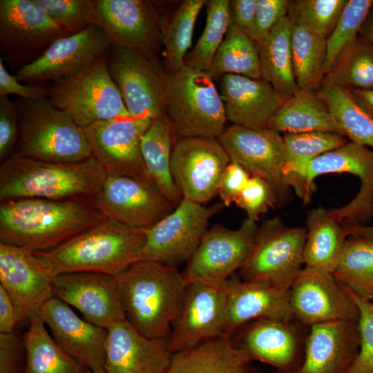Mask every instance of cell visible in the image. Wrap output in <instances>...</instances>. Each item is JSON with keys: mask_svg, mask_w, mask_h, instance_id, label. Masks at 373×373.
<instances>
[{"mask_svg": "<svg viewBox=\"0 0 373 373\" xmlns=\"http://www.w3.org/2000/svg\"><path fill=\"white\" fill-rule=\"evenodd\" d=\"M38 315L66 353L93 373L105 371L107 329L81 318L55 296L40 307Z\"/></svg>", "mask_w": 373, "mask_h": 373, "instance_id": "25", "label": "cell"}, {"mask_svg": "<svg viewBox=\"0 0 373 373\" xmlns=\"http://www.w3.org/2000/svg\"><path fill=\"white\" fill-rule=\"evenodd\" d=\"M333 275L338 283L358 297L373 296V226L358 223L345 239Z\"/></svg>", "mask_w": 373, "mask_h": 373, "instance_id": "31", "label": "cell"}, {"mask_svg": "<svg viewBox=\"0 0 373 373\" xmlns=\"http://www.w3.org/2000/svg\"><path fill=\"white\" fill-rule=\"evenodd\" d=\"M297 321L307 327L332 321H358L360 311L333 273L305 266L289 289Z\"/></svg>", "mask_w": 373, "mask_h": 373, "instance_id": "18", "label": "cell"}, {"mask_svg": "<svg viewBox=\"0 0 373 373\" xmlns=\"http://www.w3.org/2000/svg\"><path fill=\"white\" fill-rule=\"evenodd\" d=\"M348 90L357 104L373 118V90Z\"/></svg>", "mask_w": 373, "mask_h": 373, "instance_id": "56", "label": "cell"}, {"mask_svg": "<svg viewBox=\"0 0 373 373\" xmlns=\"http://www.w3.org/2000/svg\"><path fill=\"white\" fill-rule=\"evenodd\" d=\"M373 8V0H348L331 35L327 39L325 75L342 50L359 34Z\"/></svg>", "mask_w": 373, "mask_h": 373, "instance_id": "44", "label": "cell"}, {"mask_svg": "<svg viewBox=\"0 0 373 373\" xmlns=\"http://www.w3.org/2000/svg\"><path fill=\"white\" fill-rule=\"evenodd\" d=\"M370 301H371L372 303H373V296H372V299H371Z\"/></svg>", "mask_w": 373, "mask_h": 373, "instance_id": "58", "label": "cell"}, {"mask_svg": "<svg viewBox=\"0 0 373 373\" xmlns=\"http://www.w3.org/2000/svg\"><path fill=\"white\" fill-rule=\"evenodd\" d=\"M106 219L90 200H8L0 204V242L46 251Z\"/></svg>", "mask_w": 373, "mask_h": 373, "instance_id": "1", "label": "cell"}, {"mask_svg": "<svg viewBox=\"0 0 373 373\" xmlns=\"http://www.w3.org/2000/svg\"><path fill=\"white\" fill-rule=\"evenodd\" d=\"M152 121L130 116L95 122L83 128L93 156L107 174L150 181L143 162L141 142Z\"/></svg>", "mask_w": 373, "mask_h": 373, "instance_id": "19", "label": "cell"}, {"mask_svg": "<svg viewBox=\"0 0 373 373\" xmlns=\"http://www.w3.org/2000/svg\"><path fill=\"white\" fill-rule=\"evenodd\" d=\"M220 96L227 119L233 124L263 129L289 97L262 79L227 74L222 76Z\"/></svg>", "mask_w": 373, "mask_h": 373, "instance_id": "29", "label": "cell"}, {"mask_svg": "<svg viewBox=\"0 0 373 373\" xmlns=\"http://www.w3.org/2000/svg\"><path fill=\"white\" fill-rule=\"evenodd\" d=\"M229 8L231 23L247 33L254 21L256 0H232Z\"/></svg>", "mask_w": 373, "mask_h": 373, "instance_id": "54", "label": "cell"}, {"mask_svg": "<svg viewBox=\"0 0 373 373\" xmlns=\"http://www.w3.org/2000/svg\"><path fill=\"white\" fill-rule=\"evenodd\" d=\"M35 1L68 35L97 24V14L93 0Z\"/></svg>", "mask_w": 373, "mask_h": 373, "instance_id": "45", "label": "cell"}, {"mask_svg": "<svg viewBox=\"0 0 373 373\" xmlns=\"http://www.w3.org/2000/svg\"><path fill=\"white\" fill-rule=\"evenodd\" d=\"M289 1L256 0L254 23L247 33L257 46L267 37L276 24L287 16Z\"/></svg>", "mask_w": 373, "mask_h": 373, "instance_id": "49", "label": "cell"}, {"mask_svg": "<svg viewBox=\"0 0 373 373\" xmlns=\"http://www.w3.org/2000/svg\"><path fill=\"white\" fill-rule=\"evenodd\" d=\"M242 327L238 338H233L251 361L270 365L280 373H294L299 367L307 326L297 321L259 318Z\"/></svg>", "mask_w": 373, "mask_h": 373, "instance_id": "24", "label": "cell"}, {"mask_svg": "<svg viewBox=\"0 0 373 373\" xmlns=\"http://www.w3.org/2000/svg\"><path fill=\"white\" fill-rule=\"evenodd\" d=\"M20 134L14 154L58 162L82 161L93 156L82 128L49 99L17 98Z\"/></svg>", "mask_w": 373, "mask_h": 373, "instance_id": "6", "label": "cell"}, {"mask_svg": "<svg viewBox=\"0 0 373 373\" xmlns=\"http://www.w3.org/2000/svg\"><path fill=\"white\" fill-rule=\"evenodd\" d=\"M229 0L206 1L207 19L202 34L185 64L197 70L207 71L231 24Z\"/></svg>", "mask_w": 373, "mask_h": 373, "instance_id": "42", "label": "cell"}, {"mask_svg": "<svg viewBox=\"0 0 373 373\" xmlns=\"http://www.w3.org/2000/svg\"><path fill=\"white\" fill-rule=\"evenodd\" d=\"M358 321L309 327L303 361L294 373H349L360 350Z\"/></svg>", "mask_w": 373, "mask_h": 373, "instance_id": "26", "label": "cell"}, {"mask_svg": "<svg viewBox=\"0 0 373 373\" xmlns=\"http://www.w3.org/2000/svg\"><path fill=\"white\" fill-rule=\"evenodd\" d=\"M207 73L213 79L227 74L262 79L257 45L245 32L231 23Z\"/></svg>", "mask_w": 373, "mask_h": 373, "instance_id": "38", "label": "cell"}, {"mask_svg": "<svg viewBox=\"0 0 373 373\" xmlns=\"http://www.w3.org/2000/svg\"><path fill=\"white\" fill-rule=\"evenodd\" d=\"M107 53L79 73L53 82L50 87L51 103L82 128L95 122L131 116L108 71Z\"/></svg>", "mask_w": 373, "mask_h": 373, "instance_id": "8", "label": "cell"}, {"mask_svg": "<svg viewBox=\"0 0 373 373\" xmlns=\"http://www.w3.org/2000/svg\"><path fill=\"white\" fill-rule=\"evenodd\" d=\"M227 284L220 286L193 282L186 285L167 340L171 354L225 336L223 325Z\"/></svg>", "mask_w": 373, "mask_h": 373, "instance_id": "17", "label": "cell"}, {"mask_svg": "<svg viewBox=\"0 0 373 373\" xmlns=\"http://www.w3.org/2000/svg\"><path fill=\"white\" fill-rule=\"evenodd\" d=\"M53 278L33 251L0 242V285L12 300L19 323L29 321L54 297Z\"/></svg>", "mask_w": 373, "mask_h": 373, "instance_id": "22", "label": "cell"}, {"mask_svg": "<svg viewBox=\"0 0 373 373\" xmlns=\"http://www.w3.org/2000/svg\"><path fill=\"white\" fill-rule=\"evenodd\" d=\"M97 26L111 45L155 57L161 40L160 18L153 3L143 0H93Z\"/></svg>", "mask_w": 373, "mask_h": 373, "instance_id": "20", "label": "cell"}, {"mask_svg": "<svg viewBox=\"0 0 373 373\" xmlns=\"http://www.w3.org/2000/svg\"><path fill=\"white\" fill-rule=\"evenodd\" d=\"M223 332L231 336L245 325L259 318L296 321L290 304L289 289L262 281L228 280Z\"/></svg>", "mask_w": 373, "mask_h": 373, "instance_id": "28", "label": "cell"}, {"mask_svg": "<svg viewBox=\"0 0 373 373\" xmlns=\"http://www.w3.org/2000/svg\"><path fill=\"white\" fill-rule=\"evenodd\" d=\"M101 373H107V372H106V371H104V372H101Z\"/></svg>", "mask_w": 373, "mask_h": 373, "instance_id": "59", "label": "cell"}, {"mask_svg": "<svg viewBox=\"0 0 373 373\" xmlns=\"http://www.w3.org/2000/svg\"><path fill=\"white\" fill-rule=\"evenodd\" d=\"M19 323L15 305L10 296L0 285V333L15 332Z\"/></svg>", "mask_w": 373, "mask_h": 373, "instance_id": "55", "label": "cell"}, {"mask_svg": "<svg viewBox=\"0 0 373 373\" xmlns=\"http://www.w3.org/2000/svg\"><path fill=\"white\" fill-rule=\"evenodd\" d=\"M269 128L285 133L320 131L343 135L318 92L300 88L278 109Z\"/></svg>", "mask_w": 373, "mask_h": 373, "instance_id": "32", "label": "cell"}, {"mask_svg": "<svg viewBox=\"0 0 373 373\" xmlns=\"http://www.w3.org/2000/svg\"><path fill=\"white\" fill-rule=\"evenodd\" d=\"M218 140L231 162L244 168L251 176L267 181L274 189L278 205L289 199L283 167L287 162L283 137L269 128L251 129L233 124L224 130Z\"/></svg>", "mask_w": 373, "mask_h": 373, "instance_id": "14", "label": "cell"}, {"mask_svg": "<svg viewBox=\"0 0 373 373\" xmlns=\"http://www.w3.org/2000/svg\"><path fill=\"white\" fill-rule=\"evenodd\" d=\"M68 35L35 0L0 1V54L15 75Z\"/></svg>", "mask_w": 373, "mask_h": 373, "instance_id": "10", "label": "cell"}, {"mask_svg": "<svg viewBox=\"0 0 373 373\" xmlns=\"http://www.w3.org/2000/svg\"><path fill=\"white\" fill-rule=\"evenodd\" d=\"M106 175L94 156L79 162H58L12 154L1 164L0 200H93Z\"/></svg>", "mask_w": 373, "mask_h": 373, "instance_id": "2", "label": "cell"}, {"mask_svg": "<svg viewBox=\"0 0 373 373\" xmlns=\"http://www.w3.org/2000/svg\"><path fill=\"white\" fill-rule=\"evenodd\" d=\"M230 158L216 138L192 137L175 142L171 172L182 198L205 204L216 195Z\"/></svg>", "mask_w": 373, "mask_h": 373, "instance_id": "15", "label": "cell"}, {"mask_svg": "<svg viewBox=\"0 0 373 373\" xmlns=\"http://www.w3.org/2000/svg\"><path fill=\"white\" fill-rule=\"evenodd\" d=\"M291 42L294 73L298 88L318 90L325 77L327 39L293 24Z\"/></svg>", "mask_w": 373, "mask_h": 373, "instance_id": "40", "label": "cell"}, {"mask_svg": "<svg viewBox=\"0 0 373 373\" xmlns=\"http://www.w3.org/2000/svg\"><path fill=\"white\" fill-rule=\"evenodd\" d=\"M106 329L107 373H167L173 354L166 341L144 336L126 319Z\"/></svg>", "mask_w": 373, "mask_h": 373, "instance_id": "27", "label": "cell"}, {"mask_svg": "<svg viewBox=\"0 0 373 373\" xmlns=\"http://www.w3.org/2000/svg\"><path fill=\"white\" fill-rule=\"evenodd\" d=\"M224 205L209 207L182 198L174 210L145 230V242L139 260L175 267L189 261L207 232L210 219Z\"/></svg>", "mask_w": 373, "mask_h": 373, "instance_id": "11", "label": "cell"}, {"mask_svg": "<svg viewBox=\"0 0 373 373\" xmlns=\"http://www.w3.org/2000/svg\"><path fill=\"white\" fill-rule=\"evenodd\" d=\"M174 141L171 125L165 118L156 119L142 138L141 151L149 180L176 207L182 195L171 172L172 144Z\"/></svg>", "mask_w": 373, "mask_h": 373, "instance_id": "34", "label": "cell"}, {"mask_svg": "<svg viewBox=\"0 0 373 373\" xmlns=\"http://www.w3.org/2000/svg\"><path fill=\"white\" fill-rule=\"evenodd\" d=\"M283 137L287 153L286 162L291 163L309 162L348 142L343 135L320 131L285 133Z\"/></svg>", "mask_w": 373, "mask_h": 373, "instance_id": "46", "label": "cell"}, {"mask_svg": "<svg viewBox=\"0 0 373 373\" xmlns=\"http://www.w3.org/2000/svg\"><path fill=\"white\" fill-rule=\"evenodd\" d=\"M54 296L77 309L85 320L107 329L126 319L114 276L98 272H72L53 278Z\"/></svg>", "mask_w": 373, "mask_h": 373, "instance_id": "23", "label": "cell"}, {"mask_svg": "<svg viewBox=\"0 0 373 373\" xmlns=\"http://www.w3.org/2000/svg\"><path fill=\"white\" fill-rule=\"evenodd\" d=\"M20 134V126L15 102L8 96H0V160L14 154Z\"/></svg>", "mask_w": 373, "mask_h": 373, "instance_id": "50", "label": "cell"}, {"mask_svg": "<svg viewBox=\"0 0 373 373\" xmlns=\"http://www.w3.org/2000/svg\"><path fill=\"white\" fill-rule=\"evenodd\" d=\"M234 203L246 212L247 219L256 222L269 208L278 205L273 187L267 181L256 176L250 177Z\"/></svg>", "mask_w": 373, "mask_h": 373, "instance_id": "47", "label": "cell"}, {"mask_svg": "<svg viewBox=\"0 0 373 373\" xmlns=\"http://www.w3.org/2000/svg\"><path fill=\"white\" fill-rule=\"evenodd\" d=\"M93 202L106 218L135 229L151 227L175 208L151 181L115 174Z\"/></svg>", "mask_w": 373, "mask_h": 373, "instance_id": "16", "label": "cell"}, {"mask_svg": "<svg viewBox=\"0 0 373 373\" xmlns=\"http://www.w3.org/2000/svg\"><path fill=\"white\" fill-rule=\"evenodd\" d=\"M307 229L274 217L258 227L254 247L239 269L242 280L262 281L289 289L303 269Z\"/></svg>", "mask_w": 373, "mask_h": 373, "instance_id": "9", "label": "cell"}, {"mask_svg": "<svg viewBox=\"0 0 373 373\" xmlns=\"http://www.w3.org/2000/svg\"><path fill=\"white\" fill-rule=\"evenodd\" d=\"M345 290L360 311V350L349 373H373V303Z\"/></svg>", "mask_w": 373, "mask_h": 373, "instance_id": "48", "label": "cell"}, {"mask_svg": "<svg viewBox=\"0 0 373 373\" xmlns=\"http://www.w3.org/2000/svg\"><path fill=\"white\" fill-rule=\"evenodd\" d=\"M111 43L97 25L55 41L36 61L16 75L19 82L30 84L56 82L82 71L105 55Z\"/></svg>", "mask_w": 373, "mask_h": 373, "instance_id": "21", "label": "cell"}, {"mask_svg": "<svg viewBox=\"0 0 373 373\" xmlns=\"http://www.w3.org/2000/svg\"><path fill=\"white\" fill-rule=\"evenodd\" d=\"M258 227L246 218L236 229L216 224L207 231L182 273L185 283L225 285L249 256Z\"/></svg>", "mask_w": 373, "mask_h": 373, "instance_id": "13", "label": "cell"}, {"mask_svg": "<svg viewBox=\"0 0 373 373\" xmlns=\"http://www.w3.org/2000/svg\"><path fill=\"white\" fill-rule=\"evenodd\" d=\"M14 94L20 98L44 100L49 99L50 87L44 82L21 83L16 75L10 74L5 68L3 60L0 57V96Z\"/></svg>", "mask_w": 373, "mask_h": 373, "instance_id": "51", "label": "cell"}, {"mask_svg": "<svg viewBox=\"0 0 373 373\" xmlns=\"http://www.w3.org/2000/svg\"><path fill=\"white\" fill-rule=\"evenodd\" d=\"M166 117L175 141L182 138H216L225 129L224 106L206 72L184 65L164 77Z\"/></svg>", "mask_w": 373, "mask_h": 373, "instance_id": "5", "label": "cell"}, {"mask_svg": "<svg viewBox=\"0 0 373 373\" xmlns=\"http://www.w3.org/2000/svg\"><path fill=\"white\" fill-rule=\"evenodd\" d=\"M107 66L131 117L151 120L166 117V72L156 57L111 45Z\"/></svg>", "mask_w": 373, "mask_h": 373, "instance_id": "12", "label": "cell"}, {"mask_svg": "<svg viewBox=\"0 0 373 373\" xmlns=\"http://www.w3.org/2000/svg\"><path fill=\"white\" fill-rule=\"evenodd\" d=\"M233 336H221L173 354L167 373H254Z\"/></svg>", "mask_w": 373, "mask_h": 373, "instance_id": "30", "label": "cell"}, {"mask_svg": "<svg viewBox=\"0 0 373 373\" xmlns=\"http://www.w3.org/2000/svg\"><path fill=\"white\" fill-rule=\"evenodd\" d=\"M359 34L366 37L373 44V8H372L363 23Z\"/></svg>", "mask_w": 373, "mask_h": 373, "instance_id": "57", "label": "cell"}, {"mask_svg": "<svg viewBox=\"0 0 373 373\" xmlns=\"http://www.w3.org/2000/svg\"><path fill=\"white\" fill-rule=\"evenodd\" d=\"M28 322L23 336L26 355L23 373H93L59 345L38 314Z\"/></svg>", "mask_w": 373, "mask_h": 373, "instance_id": "35", "label": "cell"}, {"mask_svg": "<svg viewBox=\"0 0 373 373\" xmlns=\"http://www.w3.org/2000/svg\"><path fill=\"white\" fill-rule=\"evenodd\" d=\"M20 352L15 332L0 333V373H19Z\"/></svg>", "mask_w": 373, "mask_h": 373, "instance_id": "53", "label": "cell"}, {"mask_svg": "<svg viewBox=\"0 0 373 373\" xmlns=\"http://www.w3.org/2000/svg\"><path fill=\"white\" fill-rule=\"evenodd\" d=\"M307 238L303 251L305 266L333 273L349 229L329 209L318 207L307 213Z\"/></svg>", "mask_w": 373, "mask_h": 373, "instance_id": "33", "label": "cell"}, {"mask_svg": "<svg viewBox=\"0 0 373 373\" xmlns=\"http://www.w3.org/2000/svg\"><path fill=\"white\" fill-rule=\"evenodd\" d=\"M126 319L142 334L167 342L186 283L175 267L137 260L115 276Z\"/></svg>", "mask_w": 373, "mask_h": 373, "instance_id": "3", "label": "cell"}, {"mask_svg": "<svg viewBox=\"0 0 373 373\" xmlns=\"http://www.w3.org/2000/svg\"><path fill=\"white\" fill-rule=\"evenodd\" d=\"M326 102L343 136L373 147V118L355 101L348 89L323 82L317 91Z\"/></svg>", "mask_w": 373, "mask_h": 373, "instance_id": "37", "label": "cell"}, {"mask_svg": "<svg viewBox=\"0 0 373 373\" xmlns=\"http://www.w3.org/2000/svg\"><path fill=\"white\" fill-rule=\"evenodd\" d=\"M348 0L289 1L287 17L294 25L327 39Z\"/></svg>", "mask_w": 373, "mask_h": 373, "instance_id": "43", "label": "cell"}, {"mask_svg": "<svg viewBox=\"0 0 373 373\" xmlns=\"http://www.w3.org/2000/svg\"><path fill=\"white\" fill-rule=\"evenodd\" d=\"M292 27L289 17H284L258 46L262 79L287 97L299 89L293 68Z\"/></svg>", "mask_w": 373, "mask_h": 373, "instance_id": "36", "label": "cell"}, {"mask_svg": "<svg viewBox=\"0 0 373 373\" xmlns=\"http://www.w3.org/2000/svg\"><path fill=\"white\" fill-rule=\"evenodd\" d=\"M323 82L347 89L373 90V44L358 34L338 56Z\"/></svg>", "mask_w": 373, "mask_h": 373, "instance_id": "39", "label": "cell"}, {"mask_svg": "<svg viewBox=\"0 0 373 373\" xmlns=\"http://www.w3.org/2000/svg\"><path fill=\"white\" fill-rule=\"evenodd\" d=\"M206 1H184L169 23L164 27L160 26L167 72L176 71L185 65V55L191 44L195 23Z\"/></svg>", "mask_w": 373, "mask_h": 373, "instance_id": "41", "label": "cell"}, {"mask_svg": "<svg viewBox=\"0 0 373 373\" xmlns=\"http://www.w3.org/2000/svg\"><path fill=\"white\" fill-rule=\"evenodd\" d=\"M285 181L293 187L305 204L309 203L314 180L319 175L347 173L358 177L361 186L355 198L346 205L329 209L338 221H365L373 216V150L348 141L343 146L305 163L285 162Z\"/></svg>", "mask_w": 373, "mask_h": 373, "instance_id": "7", "label": "cell"}, {"mask_svg": "<svg viewBox=\"0 0 373 373\" xmlns=\"http://www.w3.org/2000/svg\"><path fill=\"white\" fill-rule=\"evenodd\" d=\"M250 177V174L240 165L230 162L222 173L218 191L224 206L229 207L235 202Z\"/></svg>", "mask_w": 373, "mask_h": 373, "instance_id": "52", "label": "cell"}, {"mask_svg": "<svg viewBox=\"0 0 373 373\" xmlns=\"http://www.w3.org/2000/svg\"><path fill=\"white\" fill-rule=\"evenodd\" d=\"M145 230L106 218L52 249L34 253L53 277L82 271L115 276L140 260Z\"/></svg>", "mask_w": 373, "mask_h": 373, "instance_id": "4", "label": "cell"}]
</instances>
